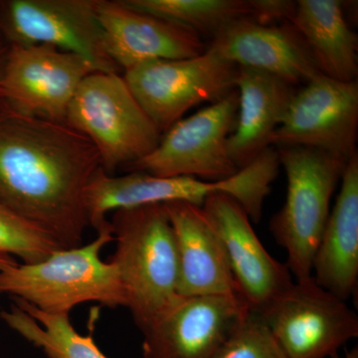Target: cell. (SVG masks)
I'll use <instances>...</instances> for the list:
<instances>
[{"mask_svg": "<svg viewBox=\"0 0 358 358\" xmlns=\"http://www.w3.org/2000/svg\"><path fill=\"white\" fill-rule=\"evenodd\" d=\"M94 72L86 59L50 45H9L0 99L24 114L65 122L73 96Z\"/></svg>", "mask_w": 358, "mask_h": 358, "instance_id": "obj_11", "label": "cell"}, {"mask_svg": "<svg viewBox=\"0 0 358 358\" xmlns=\"http://www.w3.org/2000/svg\"><path fill=\"white\" fill-rule=\"evenodd\" d=\"M249 310L239 296L183 298L143 334V358H215Z\"/></svg>", "mask_w": 358, "mask_h": 358, "instance_id": "obj_14", "label": "cell"}, {"mask_svg": "<svg viewBox=\"0 0 358 358\" xmlns=\"http://www.w3.org/2000/svg\"><path fill=\"white\" fill-rule=\"evenodd\" d=\"M101 169L83 134L0 103V205L50 233L64 249L83 242L90 227L85 196Z\"/></svg>", "mask_w": 358, "mask_h": 358, "instance_id": "obj_1", "label": "cell"}, {"mask_svg": "<svg viewBox=\"0 0 358 358\" xmlns=\"http://www.w3.org/2000/svg\"><path fill=\"white\" fill-rule=\"evenodd\" d=\"M141 13L171 22L213 38L236 21L253 20L261 23V0H124Z\"/></svg>", "mask_w": 358, "mask_h": 358, "instance_id": "obj_22", "label": "cell"}, {"mask_svg": "<svg viewBox=\"0 0 358 358\" xmlns=\"http://www.w3.org/2000/svg\"><path fill=\"white\" fill-rule=\"evenodd\" d=\"M215 358H289L261 315L249 310Z\"/></svg>", "mask_w": 358, "mask_h": 358, "instance_id": "obj_24", "label": "cell"}, {"mask_svg": "<svg viewBox=\"0 0 358 358\" xmlns=\"http://www.w3.org/2000/svg\"><path fill=\"white\" fill-rule=\"evenodd\" d=\"M357 82L320 74L296 92L271 147L315 148L348 164L357 152Z\"/></svg>", "mask_w": 358, "mask_h": 358, "instance_id": "obj_10", "label": "cell"}, {"mask_svg": "<svg viewBox=\"0 0 358 358\" xmlns=\"http://www.w3.org/2000/svg\"><path fill=\"white\" fill-rule=\"evenodd\" d=\"M9 44L6 39L0 35V81H1L2 74H3L4 66H6L7 54H8ZM0 99V103H1Z\"/></svg>", "mask_w": 358, "mask_h": 358, "instance_id": "obj_25", "label": "cell"}, {"mask_svg": "<svg viewBox=\"0 0 358 358\" xmlns=\"http://www.w3.org/2000/svg\"><path fill=\"white\" fill-rule=\"evenodd\" d=\"M238 66L207 47L196 57L155 60L124 72V79L160 134L200 103L220 101L236 90Z\"/></svg>", "mask_w": 358, "mask_h": 358, "instance_id": "obj_6", "label": "cell"}, {"mask_svg": "<svg viewBox=\"0 0 358 358\" xmlns=\"http://www.w3.org/2000/svg\"><path fill=\"white\" fill-rule=\"evenodd\" d=\"M2 320L48 358H108L92 336H82L71 324L69 315L42 312L20 299H13Z\"/></svg>", "mask_w": 358, "mask_h": 358, "instance_id": "obj_21", "label": "cell"}, {"mask_svg": "<svg viewBox=\"0 0 358 358\" xmlns=\"http://www.w3.org/2000/svg\"><path fill=\"white\" fill-rule=\"evenodd\" d=\"M341 190L315 257L313 280L343 301L355 296L358 285V155L346 164Z\"/></svg>", "mask_w": 358, "mask_h": 358, "instance_id": "obj_18", "label": "cell"}, {"mask_svg": "<svg viewBox=\"0 0 358 358\" xmlns=\"http://www.w3.org/2000/svg\"><path fill=\"white\" fill-rule=\"evenodd\" d=\"M96 234L89 244L59 250L41 262L2 268L0 294L53 315H69L72 308L89 301L110 308L124 307L117 268L101 258L103 247L114 241L112 229Z\"/></svg>", "mask_w": 358, "mask_h": 358, "instance_id": "obj_3", "label": "cell"}, {"mask_svg": "<svg viewBox=\"0 0 358 358\" xmlns=\"http://www.w3.org/2000/svg\"><path fill=\"white\" fill-rule=\"evenodd\" d=\"M63 249L50 233L0 205V254L35 264Z\"/></svg>", "mask_w": 358, "mask_h": 358, "instance_id": "obj_23", "label": "cell"}, {"mask_svg": "<svg viewBox=\"0 0 358 358\" xmlns=\"http://www.w3.org/2000/svg\"><path fill=\"white\" fill-rule=\"evenodd\" d=\"M209 49L240 67L264 71L296 87L322 74L310 49L289 22L236 21L211 39Z\"/></svg>", "mask_w": 358, "mask_h": 358, "instance_id": "obj_16", "label": "cell"}, {"mask_svg": "<svg viewBox=\"0 0 358 358\" xmlns=\"http://www.w3.org/2000/svg\"><path fill=\"white\" fill-rule=\"evenodd\" d=\"M236 90L239 106L235 128L228 138V154L237 169H242L271 147V138L296 91L281 78L240 66Z\"/></svg>", "mask_w": 358, "mask_h": 358, "instance_id": "obj_19", "label": "cell"}, {"mask_svg": "<svg viewBox=\"0 0 358 358\" xmlns=\"http://www.w3.org/2000/svg\"><path fill=\"white\" fill-rule=\"evenodd\" d=\"M109 222L117 242L110 261L119 274L124 307L145 334L183 299L173 226L164 204L117 209Z\"/></svg>", "mask_w": 358, "mask_h": 358, "instance_id": "obj_2", "label": "cell"}, {"mask_svg": "<svg viewBox=\"0 0 358 358\" xmlns=\"http://www.w3.org/2000/svg\"><path fill=\"white\" fill-rule=\"evenodd\" d=\"M99 0L0 1V35L9 45H50L89 61L96 71H121L108 56L99 24Z\"/></svg>", "mask_w": 358, "mask_h": 358, "instance_id": "obj_9", "label": "cell"}, {"mask_svg": "<svg viewBox=\"0 0 358 358\" xmlns=\"http://www.w3.org/2000/svg\"><path fill=\"white\" fill-rule=\"evenodd\" d=\"M164 205L178 249L179 294L239 296L222 242L202 207L180 201Z\"/></svg>", "mask_w": 358, "mask_h": 358, "instance_id": "obj_17", "label": "cell"}, {"mask_svg": "<svg viewBox=\"0 0 358 358\" xmlns=\"http://www.w3.org/2000/svg\"><path fill=\"white\" fill-rule=\"evenodd\" d=\"M257 313L289 358H334L358 336L357 313L313 278L294 282Z\"/></svg>", "mask_w": 358, "mask_h": 358, "instance_id": "obj_8", "label": "cell"}, {"mask_svg": "<svg viewBox=\"0 0 358 358\" xmlns=\"http://www.w3.org/2000/svg\"><path fill=\"white\" fill-rule=\"evenodd\" d=\"M96 15L105 50L121 72L150 61L196 57L207 50L196 32L136 10L124 0H99Z\"/></svg>", "mask_w": 358, "mask_h": 358, "instance_id": "obj_15", "label": "cell"}, {"mask_svg": "<svg viewBox=\"0 0 358 358\" xmlns=\"http://www.w3.org/2000/svg\"><path fill=\"white\" fill-rule=\"evenodd\" d=\"M324 76L357 82L358 38L339 0H299L289 20Z\"/></svg>", "mask_w": 358, "mask_h": 358, "instance_id": "obj_20", "label": "cell"}, {"mask_svg": "<svg viewBox=\"0 0 358 358\" xmlns=\"http://www.w3.org/2000/svg\"><path fill=\"white\" fill-rule=\"evenodd\" d=\"M275 148L288 187L284 206L273 216L270 229L286 251V265L296 282H307L313 278V257L346 164L315 148Z\"/></svg>", "mask_w": 358, "mask_h": 358, "instance_id": "obj_4", "label": "cell"}, {"mask_svg": "<svg viewBox=\"0 0 358 358\" xmlns=\"http://www.w3.org/2000/svg\"><path fill=\"white\" fill-rule=\"evenodd\" d=\"M237 90L196 114L181 119L162 136L154 152L124 169L159 176H192L223 180L239 169L228 154V138L236 124Z\"/></svg>", "mask_w": 358, "mask_h": 358, "instance_id": "obj_7", "label": "cell"}, {"mask_svg": "<svg viewBox=\"0 0 358 358\" xmlns=\"http://www.w3.org/2000/svg\"><path fill=\"white\" fill-rule=\"evenodd\" d=\"M215 193L229 195L247 207L255 197V181L246 169L223 180L205 181L192 176L159 178L141 171L114 176L102 169L90 182L85 203L90 226L99 233L110 229L107 214L117 209L178 201L202 206Z\"/></svg>", "mask_w": 358, "mask_h": 358, "instance_id": "obj_12", "label": "cell"}, {"mask_svg": "<svg viewBox=\"0 0 358 358\" xmlns=\"http://www.w3.org/2000/svg\"><path fill=\"white\" fill-rule=\"evenodd\" d=\"M201 207L222 242L238 294L250 310L260 312L294 284L293 275L265 249L236 200L215 193Z\"/></svg>", "mask_w": 358, "mask_h": 358, "instance_id": "obj_13", "label": "cell"}, {"mask_svg": "<svg viewBox=\"0 0 358 358\" xmlns=\"http://www.w3.org/2000/svg\"><path fill=\"white\" fill-rule=\"evenodd\" d=\"M65 124L95 147L110 174L154 152L162 134L119 73H92L73 96Z\"/></svg>", "mask_w": 358, "mask_h": 358, "instance_id": "obj_5", "label": "cell"}, {"mask_svg": "<svg viewBox=\"0 0 358 358\" xmlns=\"http://www.w3.org/2000/svg\"><path fill=\"white\" fill-rule=\"evenodd\" d=\"M334 358H358V348H355L350 350V352H345V355L343 357H339L338 355H336Z\"/></svg>", "mask_w": 358, "mask_h": 358, "instance_id": "obj_27", "label": "cell"}, {"mask_svg": "<svg viewBox=\"0 0 358 358\" xmlns=\"http://www.w3.org/2000/svg\"><path fill=\"white\" fill-rule=\"evenodd\" d=\"M18 264L14 260L13 256L4 255V254H0V270L2 268L9 267V266H14Z\"/></svg>", "mask_w": 358, "mask_h": 358, "instance_id": "obj_26", "label": "cell"}]
</instances>
